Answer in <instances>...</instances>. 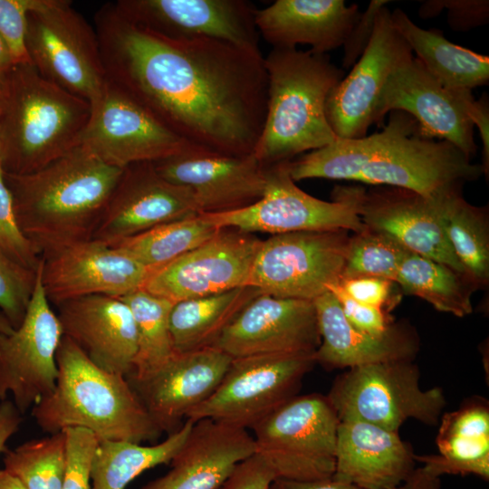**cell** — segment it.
I'll return each instance as SVG.
<instances>
[{"label": "cell", "instance_id": "6da1fadb", "mask_svg": "<svg viewBox=\"0 0 489 489\" xmlns=\"http://www.w3.org/2000/svg\"><path fill=\"white\" fill-rule=\"evenodd\" d=\"M106 78L186 143L252 154L267 109L261 51L212 39L173 40L124 18L113 4L94 18Z\"/></svg>", "mask_w": 489, "mask_h": 489}, {"label": "cell", "instance_id": "7a4b0ae2", "mask_svg": "<svg viewBox=\"0 0 489 489\" xmlns=\"http://www.w3.org/2000/svg\"><path fill=\"white\" fill-rule=\"evenodd\" d=\"M296 182L307 178L351 180L413 191L425 197L462 187L484 174L455 146L421 136L417 120L390 111L381 131L335 141L288 161Z\"/></svg>", "mask_w": 489, "mask_h": 489}, {"label": "cell", "instance_id": "3957f363", "mask_svg": "<svg viewBox=\"0 0 489 489\" xmlns=\"http://www.w3.org/2000/svg\"><path fill=\"white\" fill-rule=\"evenodd\" d=\"M122 170L79 145L37 171L4 172L19 227L41 257L92 239Z\"/></svg>", "mask_w": 489, "mask_h": 489}, {"label": "cell", "instance_id": "277c9868", "mask_svg": "<svg viewBox=\"0 0 489 489\" xmlns=\"http://www.w3.org/2000/svg\"><path fill=\"white\" fill-rule=\"evenodd\" d=\"M56 362L54 388L32 408V416L43 432L81 427L90 430L99 441L141 445L159 438L162 431L125 376L96 366L64 335Z\"/></svg>", "mask_w": 489, "mask_h": 489}, {"label": "cell", "instance_id": "5b68a950", "mask_svg": "<svg viewBox=\"0 0 489 489\" xmlns=\"http://www.w3.org/2000/svg\"><path fill=\"white\" fill-rule=\"evenodd\" d=\"M91 104L15 64L0 86V160L5 173L37 171L80 145Z\"/></svg>", "mask_w": 489, "mask_h": 489}, {"label": "cell", "instance_id": "8992f818", "mask_svg": "<svg viewBox=\"0 0 489 489\" xmlns=\"http://www.w3.org/2000/svg\"><path fill=\"white\" fill-rule=\"evenodd\" d=\"M267 109L253 151L264 166L292 160L338 138L326 118V102L344 77L330 56L308 51L273 48L264 58Z\"/></svg>", "mask_w": 489, "mask_h": 489}, {"label": "cell", "instance_id": "52a82bcc", "mask_svg": "<svg viewBox=\"0 0 489 489\" xmlns=\"http://www.w3.org/2000/svg\"><path fill=\"white\" fill-rule=\"evenodd\" d=\"M417 366L409 360L347 369L326 396L339 420H359L398 432L413 418L428 426L439 423L446 397L442 388L423 389Z\"/></svg>", "mask_w": 489, "mask_h": 489}, {"label": "cell", "instance_id": "ba28073f", "mask_svg": "<svg viewBox=\"0 0 489 489\" xmlns=\"http://www.w3.org/2000/svg\"><path fill=\"white\" fill-rule=\"evenodd\" d=\"M287 163L266 166V186L258 201L238 210L201 215L219 228L272 235L302 231L358 233L365 227L359 216L363 187H337L333 200H321L297 187Z\"/></svg>", "mask_w": 489, "mask_h": 489}, {"label": "cell", "instance_id": "9c48e42d", "mask_svg": "<svg viewBox=\"0 0 489 489\" xmlns=\"http://www.w3.org/2000/svg\"><path fill=\"white\" fill-rule=\"evenodd\" d=\"M339 423L326 396H295L252 427L255 453L267 461L277 479L331 477Z\"/></svg>", "mask_w": 489, "mask_h": 489}, {"label": "cell", "instance_id": "30bf717a", "mask_svg": "<svg viewBox=\"0 0 489 489\" xmlns=\"http://www.w3.org/2000/svg\"><path fill=\"white\" fill-rule=\"evenodd\" d=\"M26 50L47 80L91 102L106 81L95 28L67 0H34Z\"/></svg>", "mask_w": 489, "mask_h": 489}, {"label": "cell", "instance_id": "8fae6325", "mask_svg": "<svg viewBox=\"0 0 489 489\" xmlns=\"http://www.w3.org/2000/svg\"><path fill=\"white\" fill-rule=\"evenodd\" d=\"M313 353H276L233 358L220 384L189 412L193 422L210 418L243 428L296 396L315 364ZM186 418V419H187Z\"/></svg>", "mask_w": 489, "mask_h": 489}, {"label": "cell", "instance_id": "7c38bea8", "mask_svg": "<svg viewBox=\"0 0 489 489\" xmlns=\"http://www.w3.org/2000/svg\"><path fill=\"white\" fill-rule=\"evenodd\" d=\"M349 240L346 230L271 235L262 240L246 285L275 297L313 301L340 281Z\"/></svg>", "mask_w": 489, "mask_h": 489}, {"label": "cell", "instance_id": "4fadbf2b", "mask_svg": "<svg viewBox=\"0 0 489 489\" xmlns=\"http://www.w3.org/2000/svg\"><path fill=\"white\" fill-rule=\"evenodd\" d=\"M42 264L24 320L0 337V401L11 396L21 414L47 397L58 378L56 352L63 334L43 289Z\"/></svg>", "mask_w": 489, "mask_h": 489}, {"label": "cell", "instance_id": "5bb4252c", "mask_svg": "<svg viewBox=\"0 0 489 489\" xmlns=\"http://www.w3.org/2000/svg\"><path fill=\"white\" fill-rule=\"evenodd\" d=\"M90 104L80 145L110 166L156 162L187 144L108 78Z\"/></svg>", "mask_w": 489, "mask_h": 489}, {"label": "cell", "instance_id": "9a60e30c", "mask_svg": "<svg viewBox=\"0 0 489 489\" xmlns=\"http://www.w3.org/2000/svg\"><path fill=\"white\" fill-rule=\"evenodd\" d=\"M475 101L472 91L442 86L413 57L388 77L379 96L375 123L392 110L411 115L421 136L448 141L472 159L477 146L469 110Z\"/></svg>", "mask_w": 489, "mask_h": 489}, {"label": "cell", "instance_id": "2e32d148", "mask_svg": "<svg viewBox=\"0 0 489 489\" xmlns=\"http://www.w3.org/2000/svg\"><path fill=\"white\" fill-rule=\"evenodd\" d=\"M262 240L221 228L212 238L150 273L142 289L172 303L247 286Z\"/></svg>", "mask_w": 489, "mask_h": 489}, {"label": "cell", "instance_id": "e0dca14e", "mask_svg": "<svg viewBox=\"0 0 489 489\" xmlns=\"http://www.w3.org/2000/svg\"><path fill=\"white\" fill-rule=\"evenodd\" d=\"M129 22L173 40L212 39L261 51L257 9L245 0H120Z\"/></svg>", "mask_w": 489, "mask_h": 489}, {"label": "cell", "instance_id": "ac0fdd59", "mask_svg": "<svg viewBox=\"0 0 489 489\" xmlns=\"http://www.w3.org/2000/svg\"><path fill=\"white\" fill-rule=\"evenodd\" d=\"M390 13L386 5L379 10L368 46L328 97L326 118L338 139L368 135L369 126L376 121L379 96L388 77L414 57L395 28Z\"/></svg>", "mask_w": 489, "mask_h": 489}, {"label": "cell", "instance_id": "d6986e66", "mask_svg": "<svg viewBox=\"0 0 489 489\" xmlns=\"http://www.w3.org/2000/svg\"><path fill=\"white\" fill-rule=\"evenodd\" d=\"M153 164L164 178L192 190L200 214L246 207L263 197L266 186V166L253 153L232 156L187 143Z\"/></svg>", "mask_w": 489, "mask_h": 489}, {"label": "cell", "instance_id": "ffe728a7", "mask_svg": "<svg viewBox=\"0 0 489 489\" xmlns=\"http://www.w3.org/2000/svg\"><path fill=\"white\" fill-rule=\"evenodd\" d=\"M200 214L192 190L164 178L153 162L123 168L93 235L108 244Z\"/></svg>", "mask_w": 489, "mask_h": 489}, {"label": "cell", "instance_id": "44dd1931", "mask_svg": "<svg viewBox=\"0 0 489 489\" xmlns=\"http://www.w3.org/2000/svg\"><path fill=\"white\" fill-rule=\"evenodd\" d=\"M42 259L43 289L56 306L90 295L122 297L143 288L151 273L127 254L93 238Z\"/></svg>", "mask_w": 489, "mask_h": 489}, {"label": "cell", "instance_id": "7402d4cb", "mask_svg": "<svg viewBox=\"0 0 489 489\" xmlns=\"http://www.w3.org/2000/svg\"><path fill=\"white\" fill-rule=\"evenodd\" d=\"M321 337L312 301L260 293L225 329L216 347L232 358L313 353Z\"/></svg>", "mask_w": 489, "mask_h": 489}, {"label": "cell", "instance_id": "603a6c76", "mask_svg": "<svg viewBox=\"0 0 489 489\" xmlns=\"http://www.w3.org/2000/svg\"><path fill=\"white\" fill-rule=\"evenodd\" d=\"M232 359L216 346L174 351L150 374L140 379L126 378L155 424L169 435L214 393Z\"/></svg>", "mask_w": 489, "mask_h": 489}, {"label": "cell", "instance_id": "cb8c5ba5", "mask_svg": "<svg viewBox=\"0 0 489 489\" xmlns=\"http://www.w3.org/2000/svg\"><path fill=\"white\" fill-rule=\"evenodd\" d=\"M62 334L99 368L125 377L133 370L137 331L128 305L109 295H90L57 305Z\"/></svg>", "mask_w": 489, "mask_h": 489}, {"label": "cell", "instance_id": "d4e9b609", "mask_svg": "<svg viewBox=\"0 0 489 489\" xmlns=\"http://www.w3.org/2000/svg\"><path fill=\"white\" fill-rule=\"evenodd\" d=\"M254 453L246 428L202 418L194 422L169 462L170 470L141 489H220L236 465Z\"/></svg>", "mask_w": 489, "mask_h": 489}, {"label": "cell", "instance_id": "484cf974", "mask_svg": "<svg viewBox=\"0 0 489 489\" xmlns=\"http://www.w3.org/2000/svg\"><path fill=\"white\" fill-rule=\"evenodd\" d=\"M359 216L366 227L385 233L409 252L465 276L430 197L391 187L365 190Z\"/></svg>", "mask_w": 489, "mask_h": 489}, {"label": "cell", "instance_id": "4316f807", "mask_svg": "<svg viewBox=\"0 0 489 489\" xmlns=\"http://www.w3.org/2000/svg\"><path fill=\"white\" fill-rule=\"evenodd\" d=\"M312 302L321 337L313 357L315 363L326 369L413 361L419 351V337L405 321L393 322L385 333L374 335L352 327L331 292L322 293Z\"/></svg>", "mask_w": 489, "mask_h": 489}, {"label": "cell", "instance_id": "83f0119b", "mask_svg": "<svg viewBox=\"0 0 489 489\" xmlns=\"http://www.w3.org/2000/svg\"><path fill=\"white\" fill-rule=\"evenodd\" d=\"M415 456L398 432L359 420L340 421L332 477L363 489H390L412 474Z\"/></svg>", "mask_w": 489, "mask_h": 489}, {"label": "cell", "instance_id": "f1b7e54d", "mask_svg": "<svg viewBox=\"0 0 489 489\" xmlns=\"http://www.w3.org/2000/svg\"><path fill=\"white\" fill-rule=\"evenodd\" d=\"M360 14L344 0H277L257 9L255 24L273 48L309 44L312 53L326 54L343 46Z\"/></svg>", "mask_w": 489, "mask_h": 489}, {"label": "cell", "instance_id": "f546056e", "mask_svg": "<svg viewBox=\"0 0 489 489\" xmlns=\"http://www.w3.org/2000/svg\"><path fill=\"white\" fill-rule=\"evenodd\" d=\"M438 455H416L430 474L475 475L489 479V407L476 398L440 417Z\"/></svg>", "mask_w": 489, "mask_h": 489}, {"label": "cell", "instance_id": "4dcf8cb0", "mask_svg": "<svg viewBox=\"0 0 489 489\" xmlns=\"http://www.w3.org/2000/svg\"><path fill=\"white\" fill-rule=\"evenodd\" d=\"M395 28L427 72L451 91H472L487 85L489 57L448 41L441 31L417 25L400 8L390 13Z\"/></svg>", "mask_w": 489, "mask_h": 489}, {"label": "cell", "instance_id": "1f68e13d", "mask_svg": "<svg viewBox=\"0 0 489 489\" xmlns=\"http://www.w3.org/2000/svg\"><path fill=\"white\" fill-rule=\"evenodd\" d=\"M444 233L465 276L477 289L489 282L487 208L468 203L462 187L430 197Z\"/></svg>", "mask_w": 489, "mask_h": 489}, {"label": "cell", "instance_id": "d6a6232c", "mask_svg": "<svg viewBox=\"0 0 489 489\" xmlns=\"http://www.w3.org/2000/svg\"><path fill=\"white\" fill-rule=\"evenodd\" d=\"M260 293L254 287L243 286L173 303L169 329L174 350L186 352L216 346L225 329Z\"/></svg>", "mask_w": 489, "mask_h": 489}, {"label": "cell", "instance_id": "836d02e7", "mask_svg": "<svg viewBox=\"0 0 489 489\" xmlns=\"http://www.w3.org/2000/svg\"><path fill=\"white\" fill-rule=\"evenodd\" d=\"M194 422L188 418L156 445L99 441L91 470V489H125L144 471L169 463L184 444Z\"/></svg>", "mask_w": 489, "mask_h": 489}, {"label": "cell", "instance_id": "e575fe53", "mask_svg": "<svg viewBox=\"0 0 489 489\" xmlns=\"http://www.w3.org/2000/svg\"><path fill=\"white\" fill-rule=\"evenodd\" d=\"M403 291L417 296L436 310L465 317L473 312L472 293L476 290L464 275L440 263L409 252L396 278Z\"/></svg>", "mask_w": 489, "mask_h": 489}, {"label": "cell", "instance_id": "d590c367", "mask_svg": "<svg viewBox=\"0 0 489 489\" xmlns=\"http://www.w3.org/2000/svg\"><path fill=\"white\" fill-rule=\"evenodd\" d=\"M220 229L198 214L158 225L110 245L152 272L206 242Z\"/></svg>", "mask_w": 489, "mask_h": 489}, {"label": "cell", "instance_id": "8d00e7d4", "mask_svg": "<svg viewBox=\"0 0 489 489\" xmlns=\"http://www.w3.org/2000/svg\"><path fill=\"white\" fill-rule=\"evenodd\" d=\"M120 298L129 308L137 331V354L127 378L140 379L158 369L175 351L169 329L173 303L142 288Z\"/></svg>", "mask_w": 489, "mask_h": 489}, {"label": "cell", "instance_id": "74e56055", "mask_svg": "<svg viewBox=\"0 0 489 489\" xmlns=\"http://www.w3.org/2000/svg\"><path fill=\"white\" fill-rule=\"evenodd\" d=\"M5 470L27 489H62L66 467V434L60 431L8 450Z\"/></svg>", "mask_w": 489, "mask_h": 489}, {"label": "cell", "instance_id": "f35d334b", "mask_svg": "<svg viewBox=\"0 0 489 489\" xmlns=\"http://www.w3.org/2000/svg\"><path fill=\"white\" fill-rule=\"evenodd\" d=\"M408 253L391 236L365 226L350 236L340 278L376 276L395 283L400 264Z\"/></svg>", "mask_w": 489, "mask_h": 489}, {"label": "cell", "instance_id": "ab89813d", "mask_svg": "<svg viewBox=\"0 0 489 489\" xmlns=\"http://www.w3.org/2000/svg\"><path fill=\"white\" fill-rule=\"evenodd\" d=\"M0 254L31 270L36 271L42 261L21 231L11 192L0 163Z\"/></svg>", "mask_w": 489, "mask_h": 489}, {"label": "cell", "instance_id": "60d3db41", "mask_svg": "<svg viewBox=\"0 0 489 489\" xmlns=\"http://www.w3.org/2000/svg\"><path fill=\"white\" fill-rule=\"evenodd\" d=\"M36 273L0 254V311L14 328L24 318Z\"/></svg>", "mask_w": 489, "mask_h": 489}, {"label": "cell", "instance_id": "b9f144b4", "mask_svg": "<svg viewBox=\"0 0 489 489\" xmlns=\"http://www.w3.org/2000/svg\"><path fill=\"white\" fill-rule=\"evenodd\" d=\"M62 431L66 434V467L62 489H91V463L99 440L85 428Z\"/></svg>", "mask_w": 489, "mask_h": 489}, {"label": "cell", "instance_id": "7bdbcfd3", "mask_svg": "<svg viewBox=\"0 0 489 489\" xmlns=\"http://www.w3.org/2000/svg\"><path fill=\"white\" fill-rule=\"evenodd\" d=\"M34 0H0V37L15 64L31 62L26 50L27 15Z\"/></svg>", "mask_w": 489, "mask_h": 489}, {"label": "cell", "instance_id": "ee69618b", "mask_svg": "<svg viewBox=\"0 0 489 489\" xmlns=\"http://www.w3.org/2000/svg\"><path fill=\"white\" fill-rule=\"evenodd\" d=\"M328 291L336 297L346 320L355 329L374 335H381L393 323L387 311L354 301L341 289L339 282L331 285Z\"/></svg>", "mask_w": 489, "mask_h": 489}, {"label": "cell", "instance_id": "f6af8a7d", "mask_svg": "<svg viewBox=\"0 0 489 489\" xmlns=\"http://www.w3.org/2000/svg\"><path fill=\"white\" fill-rule=\"evenodd\" d=\"M394 282L376 276L340 278L341 289L354 301L371 307L388 311L394 303Z\"/></svg>", "mask_w": 489, "mask_h": 489}, {"label": "cell", "instance_id": "bcb514c9", "mask_svg": "<svg viewBox=\"0 0 489 489\" xmlns=\"http://www.w3.org/2000/svg\"><path fill=\"white\" fill-rule=\"evenodd\" d=\"M276 480L267 461L254 453L236 465L221 489H269Z\"/></svg>", "mask_w": 489, "mask_h": 489}, {"label": "cell", "instance_id": "7dc6e473", "mask_svg": "<svg viewBox=\"0 0 489 489\" xmlns=\"http://www.w3.org/2000/svg\"><path fill=\"white\" fill-rule=\"evenodd\" d=\"M388 3L389 1L387 0H371L366 11L360 14L359 20L343 44V68L349 69L352 67L361 56L372 36L379 10Z\"/></svg>", "mask_w": 489, "mask_h": 489}, {"label": "cell", "instance_id": "c3c4849f", "mask_svg": "<svg viewBox=\"0 0 489 489\" xmlns=\"http://www.w3.org/2000/svg\"><path fill=\"white\" fill-rule=\"evenodd\" d=\"M441 8L447 9L449 26L455 31L465 32L485 24L489 18L487 0H439Z\"/></svg>", "mask_w": 489, "mask_h": 489}, {"label": "cell", "instance_id": "681fc988", "mask_svg": "<svg viewBox=\"0 0 489 489\" xmlns=\"http://www.w3.org/2000/svg\"><path fill=\"white\" fill-rule=\"evenodd\" d=\"M469 117L474 127L478 128L483 144V168L488 175L489 169V103L488 96L484 93L479 100H475L469 110Z\"/></svg>", "mask_w": 489, "mask_h": 489}, {"label": "cell", "instance_id": "f907efd6", "mask_svg": "<svg viewBox=\"0 0 489 489\" xmlns=\"http://www.w3.org/2000/svg\"><path fill=\"white\" fill-rule=\"evenodd\" d=\"M22 414L13 401L5 399L0 403V454L4 451L8 439L18 430L22 422Z\"/></svg>", "mask_w": 489, "mask_h": 489}, {"label": "cell", "instance_id": "816d5d0a", "mask_svg": "<svg viewBox=\"0 0 489 489\" xmlns=\"http://www.w3.org/2000/svg\"><path fill=\"white\" fill-rule=\"evenodd\" d=\"M282 489H363L356 484L334 479L332 476L313 481L277 479Z\"/></svg>", "mask_w": 489, "mask_h": 489}, {"label": "cell", "instance_id": "f5cc1de1", "mask_svg": "<svg viewBox=\"0 0 489 489\" xmlns=\"http://www.w3.org/2000/svg\"><path fill=\"white\" fill-rule=\"evenodd\" d=\"M390 489H441V480L420 466L416 467L402 484Z\"/></svg>", "mask_w": 489, "mask_h": 489}, {"label": "cell", "instance_id": "db71d44e", "mask_svg": "<svg viewBox=\"0 0 489 489\" xmlns=\"http://www.w3.org/2000/svg\"><path fill=\"white\" fill-rule=\"evenodd\" d=\"M14 65L15 62L7 45L0 37V86Z\"/></svg>", "mask_w": 489, "mask_h": 489}, {"label": "cell", "instance_id": "11a10c76", "mask_svg": "<svg viewBox=\"0 0 489 489\" xmlns=\"http://www.w3.org/2000/svg\"><path fill=\"white\" fill-rule=\"evenodd\" d=\"M0 489H27L21 481L5 469L0 470Z\"/></svg>", "mask_w": 489, "mask_h": 489}, {"label": "cell", "instance_id": "9f6ffc18", "mask_svg": "<svg viewBox=\"0 0 489 489\" xmlns=\"http://www.w3.org/2000/svg\"><path fill=\"white\" fill-rule=\"evenodd\" d=\"M13 329L11 322L0 311V337L10 332Z\"/></svg>", "mask_w": 489, "mask_h": 489}, {"label": "cell", "instance_id": "6f0895ef", "mask_svg": "<svg viewBox=\"0 0 489 489\" xmlns=\"http://www.w3.org/2000/svg\"><path fill=\"white\" fill-rule=\"evenodd\" d=\"M269 489H282L280 487V485L278 484V483L275 481L271 486Z\"/></svg>", "mask_w": 489, "mask_h": 489}, {"label": "cell", "instance_id": "680465c9", "mask_svg": "<svg viewBox=\"0 0 489 489\" xmlns=\"http://www.w3.org/2000/svg\"><path fill=\"white\" fill-rule=\"evenodd\" d=\"M0 163H1V160H0Z\"/></svg>", "mask_w": 489, "mask_h": 489}, {"label": "cell", "instance_id": "91938a15", "mask_svg": "<svg viewBox=\"0 0 489 489\" xmlns=\"http://www.w3.org/2000/svg\"><path fill=\"white\" fill-rule=\"evenodd\" d=\"M221 489V488H220Z\"/></svg>", "mask_w": 489, "mask_h": 489}]
</instances>
